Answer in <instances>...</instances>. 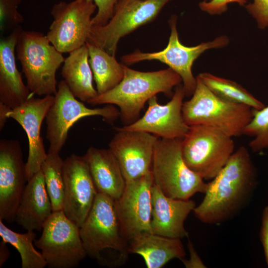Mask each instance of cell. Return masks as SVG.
<instances>
[{"label": "cell", "instance_id": "obj_1", "mask_svg": "<svg viewBox=\"0 0 268 268\" xmlns=\"http://www.w3.org/2000/svg\"><path fill=\"white\" fill-rule=\"evenodd\" d=\"M258 184L257 170L248 149L241 146L207 183L203 200L193 210L195 217L207 224L234 218L248 206Z\"/></svg>", "mask_w": 268, "mask_h": 268}, {"label": "cell", "instance_id": "obj_2", "mask_svg": "<svg viewBox=\"0 0 268 268\" xmlns=\"http://www.w3.org/2000/svg\"><path fill=\"white\" fill-rule=\"evenodd\" d=\"M123 68V78L116 86L98 94L87 103L117 106L124 126L131 125L139 118L141 110L150 98L159 93L172 96L173 87L182 82L180 76L170 67L147 72L132 69L125 65Z\"/></svg>", "mask_w": 268, "mask_h": 268}, {"label": "cell", "instance_id": "obj_3", "mask_svg": "<svg viewBox=\"0 0 268 268\" xmlns=\"http://www.w3.org/2000/svg\"><path fill=\"white\" fill-rule=\"evenodd\" d=\"M79 231L88 257L100 263L105 253L103 265L109 267L120 266L127 261L129 242L122 233L114 201L108 196L97 194Z\"/></svg>", "mask_w": 268, "mask_h": 268}, {"label": "cell", "instance_id": "obj_4", "mask_svg": "<svg viewBox=\"0 0 268 268\" xmlns=\"http://www.w3.org/2000/svg\"><path fill=\"white\" fill-rule=\"evenodd\" d=\"M16 54L30 92L39 96L55 95L58 88L56 72L65 59L46 35L22 29Z\"/></svg>", "mask_w": 268, "mask_h": 268}, {"label": "cell", "instance_id": "obj_5", "mask_svg": "<svg viewBox=\"0 0 268 268\" xmlns=\"http://www.w3.org/2000/svg\"><path fill=\"white\" fill-rule=\"evenodd\" d=\"M192 97L183 102L182 115L189 126L202 125L233 137L242 134L253 117V109L225 100L214 94L197 76Z\"/></svg>", "mask_w": 268, "mask_h": 268}, {"label": "cell", "instance_id": "obj_6", "mask_svg": "<svg viewBox=\"0 0 268 268\" xmlns=\"http://www.w3.org/2000/svg\"><path fill=\"white\" fill-rule=\"evenodd\" d=\"M180 138H159L155 145L151 171L154 184L166 196L189 200L204 194L207 183L185 163Z\"/></svg>", "mask_w": 268, "mask_h": 268}, {"label": "cell", "instance_id": "obj_7", "mask_svg": "<svg viewBox=\"0 0 268 268\" xmlns=\"http://www.w3.org/2000/svg\"><path fill=\"white\" fill-rule=\"evenodd\" d=\"M232 137L211 127L190 126L182 140V153L185 163L203 180H212L234 152Z\"/></svg>", "mask_w": 268, "mask_h": 268}, {"label": "cell", "instance_id": "obj_8", "mask_svg": "<svg viewBox=\"0 0 268 268\" xmlns=\"http://www.w3.org/2000/svg\"><path fill=\"white\" fill-rule=\"evenodd\" d=\"M177 16L171 15L169 20L171 32L167 47L162 51L144 53L137 50L121 57L125 65H132L143 61L157 60L167 66L181 77L185 95L192 96L197 85V79L193 74L192 67L195 61L204 51L226 46L229 39L221 35L211 41L202 42L193 47H187L180 41L177 29Z\"/></svg>", "mask_w": 268, "mask_h": 268}, {"label": "cell", "instance_id": "obj_9", "mask_svg": "<svg viewBox=\"0 0 268 268\" xmlns=\"http://www.w3.org/2000/svg\"><path fill=\"white\" fill-rule=\"evenodd\" d=\"M108 105L88 108L76 99L64 80L61 81L54 102L45 118L46 138L49 143L48 153L59 154L66 142L70 128L83 118L100 116L105 121L113 123L120 117V111L112 105Z\"/></svg>", "mask_w": 268, "mask_h": 268}, {"label": "cell", "instance_id": "obj_10", "mask_svg": "<svg viewBox=\"0 0 268 268\" xmlns=\"http://www.w3.org/2000/svg\"><path fill=\"white\" fill-rule=\"evenodd\" d=\"M172 0H119L112 17L103 26L93 25L88 43L115 56L124 36L155 19Z\"/></svg>", "mask_w": 268, "mask_h": 268}, {"label": "cell", "instance_id": "obj_11", "mask_svg": "<svg viewBox=\"0 0 268 268\" xmlns=\"http://www.w3.org/2000/svg\"><path fill=\"white\" fill-rule=\"evenodd\" d=\"M79 229L63 210L52 213L43 225L41 236L34 241L48 267L75 268L85 259L87 254Z\"/></svg>", "mask_w": 268, "mask_h": 268}, {"label": "cell", "instance_id": "obj_12", "mask_svg": "<svg viewBox=\"0 0 268 268\" xmlns=\"http://www.w3.org/2000/svg\"><path fill=\"white\" fill-rule=\"evenodd\" d=\"M97 6L90 0L60 1L54 5L53 17L46 36L60 52L70 53L86 44L93 26Z\"/></svg>", "mask_w": 268, "mask_h": 268}, {"label": "cell", "instance_id": "obj_13", "mask_svg": "<svg viewBox=\"0 0 268 268\" xmlns=\"http://www.w3.org/2000/svg\"><path fill=\"white\" fill-rule=\"evenodd\" d=\"M151 171L134 180L126 182L121 197L114 201L120 227L128 242L137 236L152 233Z\"/></svg>", "mask_w": 268, "mask_h": 268}, {"label": "cell", "instance_id": "obj_14", "mask_svg": "<svg viewBox=\"0 0 268 268\" xmlns=\"http://www.w3.org/2000/svg\"><path fill=\"white\" fill-rule=\"evenodd\" d=\"M63 176L65 196L63 210L80 228L98 194L83 156L72 154L64 160Z\"/></svg>", "mask_w": 268, "mask_h": 268}, {"label": "cell", "instance_id": "obj_15", "mask_svg": "<svg viewBox=\"0 0 268 268\" xmlns=\"http://www.w3.org/2000/svg\"><path fill=\"white\" fill-rule=\"evenodd\" d=\"M25 163L19 141H0V219L11 223L25 188Z\"/></svg>", "mask_w": 268, "mask_h": 268}, {"label": "cell", "instance_id": "obj_16", "mask_svg": "<svg viewBox=\"0 0 268 268\" xmlns=\"http://www.w3.org/2000/svg\"><path fill=\"white\" fill-rule=\"evenodd\" d=\"M185 96L181 84L176 87L171 99L166 104H160L156 96H153L147 101V109L141 118L131 125L118 128L146 132L161 138L183 139L190 128L182 115Z\"/></svg>", "mask_w": 268, "mask_h": 268}, {"label": "cell", "instance_id": "obj_17", "mask_svg": "<svg viewBox=\"0 0 268 268\" xmlns=\"http://www.w3.org/2000/svg\"><path fill=\"white\" fill-rule=\"evenodd\" d=\"M117 133L109 148L117 159L126 182L137 179L151 171L154 147L159 138L146 132L115 128Z\"/></svg>", "mask_w": 268, "mask_h": 268}, {"label": "cell", "instance_id": "obj_18", "mask_svg": "<svg viewBox=\"0 0 268 268\" xmlns=\"http://www.w3.org/2000/svg\"><path fill=\"white\" fill-rule=\"evenodd\" d=\"M54 100L53 95L44 96L42 98L33 96L7 113L8 118L14 120L21 126L28 137V156L25 163L27 181L41 170L47 156L41 136V128Z\"/></svg>", "mask_w": 268, "mask_h": 268}, {"label": "cell", "instance_id": "obj_19", "mask_svg": "<svg viewBox=\"0 0 268 268\" xmlns=\"http://www.w3.org/2000/svg\"><path fill=\"white\" fill-rule=\"evenodd\" d=\"M152 233L170 238L188 237L184 222L196 207L193 200L173 199L165 196L154 183L151 188Z\"/></svg>", "mask_w": 268, "mask_h": 268}, {"label": "cell", "instance_id": "obj_20", "mask_svg": "<svg viewBox=\"0 0 268 268\" xmlns=\"http://www.w3.org/2000/svg\"><path fill=\"white\" fill-rule=\"evenodd\" d=\"M21 25L0 41V102L11 109L34 95L23 82L16 64V46Z\"/></svg>", "mask_w": 268, "mask_h": 268}, {"label": "cell", "instance_id": "obj_21", "mask_svg": "<svg viewBox=\"0 0 268 268\" xmlns=\"http://www.w3.org/2000/svg\"><path fill=\"white\" fill-rule=\"evenodd\" d=\"M53 212L40 170L27 181L16 212L15 222L27 231H41Z\"/></svg>", "mask_w": 268, "mask_h": 268}, {"label": "cell", "instance_id": "obj_22", "mask_svg": "<svg viewBox=\"0 0 268 268\" xmlns=\"http://www.w3.org/2000/svg\"><path fill=\"white\" fill-rule=\"evenodd\" d=\"M83 157L98 192L114 201L122 195L126 181L115 157L109 149L89 147Z\"/></svg>", "mask_w": 268, "mask_h": 268}, {"label": "cell", "instance_id": "obj_23", "mask_svg": "<svg viewBox=\"0 0 268 268\" xmlns=\"http://www.w3.org/2000/svg\"><path fill=\"white\" fill-rule=\"evenodd\" d=\"M130 254L141 256L148 268H160L170 260L184 259L186 252L181 239L146 232L129 242Z\"/></svg>", "mask_w": 268, "mask_h": 268}, {"label": "cell", "instance_id": "obj_24", "mask_svg": "<svg viewBox=\"0 0 268 268\" xmlns=\"http://www.w3.org/2000/svg\"><path fill=\"white\" fill-rule=\"evenodd\" d=\"M61 73L71 93L81 101L88 103L98 95L93 84V76L86 44L69 53L65 59Z\"/></svg>", "mask_w": 268, "mask_h": 268}, {"label": "cell", "instance_id": "obj_25", "mask_svg": "<svg viewBox=\"0 0 268 268\" xmlns=\"http://www.w3.org/2000/svg\"><path fill=\"white\" fill-rule=\"evenodd\" d=\"M89 63L98 94L105 93L116 86L122 80L123 64L116 60L115 56L101 48L86 42Z\"/></svg>", "mask_w": 268, "mask_h": 268}, {"label": "cell", "instance_id": "obj_26", "mask_svg": "<svg viewBox=\"0 0 268 268\" xmlns=\"http://www.w3.org/2000/svg\"><path fill=\"white\" fill-rule=\"evenodd\" d=\"M198 76L216 95L230 102L248 106L253 109H261L265 105L246 89L235 81L208 72Z\"/></svg>", "mask_w": 268, "mask_h": 268}, {"label": "cell", "instance_id": "obj_27", "mask_svg": "<svg viewBox=\"0 0 268 268\" xmlns=\"http://www.w3.org/2000/svg\"><path fill=\"white\" fill-rule=\"evenodd\" d=\"M0 236L2 240L9 243L19 252L22 268H43L47 263L42 253L34 248L33 242L36 234L34 231L24 234L15 232L7 227L0 219Z\"/></svg>", "mask_w": 268, "mask_h": 268}, {"label": "cell", "instance_id": "obj_28", "mask_svg": "<svg viewBox=\"0 0 268 268\" xmlns=\"http://www.w3.org/2000/svg\"><path fill=\"white\" fill-rule=\"evenodd\" d=\"M63 164L64 160L59 154L47 153L41 167L53 212L63 209L65 196Z\"/></svg>", "mask_w": 268, "mask_h": 268}, {"label": "cell", "instance_id": "obj_29", "mask_svg": "<svg viewBox=\"0 0 268 268\" xmlns=\"http://www.w3.org/2000/svg\"><path fill=\"white\" fill-rule=\"evenodd\" d=\"M242 134L254 137L249 143L253 152L268 148V106L253 109V117L244 127Z\"/></svg>", "mask_w": 268, "mask_h": 268}, {"label": "cell", "instance_id": "obj_30", "mask_svg": "<svg viewBox=\"0 0 268 268\" xmlns=\"http://www.w3.org/2000/svg\"><path fill=\"white\" fill-rule=\"evenodd\" d=\"M23 0H0V29L1 32L12 31L24 21L18 11Z\"/></svg>", "mask_w": 268, "mask_h": 268}, {"label": "cell", "instance_id": "obj_31", "mask_svg": "<svg viewBox=\"0 0 268 268\" xmlns=\"http://www.w3.org/2000/svg\"><path fill=\"white\" fill-rule=\"evenodd\" d=\"M245 7L260 29H265L268 27V0H253Z\"/></svg>", "mask_w": 268, "mask_h": 268}, {"label": "cell", "instance_id": "obj_32", "mask_svg": "<svg viewBox=\"0 0 268 268\" xmlns=\"http://www.w3.org/2000/svg\"><path fill=\"white\" fill-rule=\"evenodd\" d=\"M97 8L96 14L92 17L93 25H105L112 17L116 4L119 0H90Z\"/></svg>", "mask_w": 268, "mask_h": 268}, {"label": "cell", "instance_id": "obj_33", "mask_svg": "<svg viewBox=\"0 0 268 268\" xmlns=\"http://www.w3.org/2000/svg\"><path fill=\"white\" fill-rule=\"evenodd\" d=\"M248 0H210L202 1L199 3L200 8L210 15H220L228 9V4L237 3L240 6H245Z\"/></svg>", "mask_w": 268, "mask_h": 268}, {"label": "cell", "instance_id": "obj_34", "mask_svg": "<svg viewBox=\"0 0 268 268\" xmlns=\"http://www.w3.org/2000/svg\"><path fill=\"white\" fill-rule=\"evenodd\" d=\"M260 239L263 245L266 264L268 267V205L263 210Z\"/></svg>", "mask_w": 268, "mask_h": 268}, {"label": "cell", "instance_id": "obj_35", "mask_svg": "<svg viewBox=\"0 0 268 268\" xmlns=\"http://www.w3.org/2000/svg\"><path fill=\"white\" fill-rule=\"evenodd\" d=\"M188 248L190 252V258L188 260L183 259L181 261L186 268H205L200 258L196 252L191 242L189 240Z\"/></svg>", "mask_w": 268, "mask_h": 268}, {"label": "cell", "instance_id": "obj_36", "mask_svg": "<svg viewBox=\"0 0 268 268\" xmlns=\"http://www.w3.org/2000/svg\"><path fill=\"white\" fill-rule=\"evenodd\" d=\"M6 243L2 240L0 243V268H1L10 256V252L6 245Z\"/></svg>", "mask_w": 268, "mask_h": 268}, {"label": "cell", "instance_id": "obj_37", "mask_svg": "<svg viewBox=\"0 0 268 268\" xmlns=\"http://www.w3.org/2000/svg\"><path fill=\"white\" fill-rule=\"evenodd\" d=\"M11 109L4 104L0 102V130L1 131L5 126L8 118L7 112Z\"/></svg>", "mask_w": 268, "mask_h": 268}, {"label": "cell", "instance_id": "obj_38", "mask_svg": "<svg viewBox=\"0 0 268 268\" xmlns=\"http://www.w3.org/2000/svg\"><path fill=\"white\" fill-rule=\"evenodd\" d=\"M209 0H203V1H209Z\"/></svg>", "mask_w": 268, "mask_h": 268}]
</instances>
